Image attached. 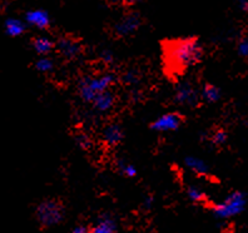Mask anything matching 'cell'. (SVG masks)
Returning <instances> with one entry per match:
<instances>
[{
	"label": "cell",
	"instance_id": "24",
	"mask_svg": "<svg viewBox=\"0 0 248 233\" xmlns=\"http://www.w3.org/2000/svg\"><path fill=\"white\" fill-rule=\"evenodd\" d=\"M100 58H102V61H103L106 64H110L113 63V61H114V54H113L112 50L104 49L103 52L100 53Z\"/></svg>",
	"mask_w": 248,
	"mask_h": 233
},
{
	"label": "cell",
	"instance_id": "22",
	"mask_svg": "<svg viewBox=\"0 0 248 233\" xmlns=\"http://www.w3.org/2000/svg\"><path fill=\"white\" fill-rule=\"evenodd\" d=\"M140 80V77H138V73L136 70H128L125 74L123 76V82L128 85H134L138 83Z\"/></svg>",
	"mask_w": 248,
	"mask_h": 233
},
{
	"label": "cell",
	"instance_id": "1",
	"mask_svg": "<svg viewBox=\"0 0 248 233\" xmlns=\"http://www.w3.org/2000/svg\"><path fill=\"white\" fill-rule=\"evenodd\" d=\"M170 57L173 64L179 68H188L202 59L203 47L200 40L189 38L174 43L170 50Z\"/></svg>",
	"mask_w": 248,
	"mask_h": 233
},
{
	"label": "cell",
	"instance_id": "8",
	"mask_svg": "<svg viewBox=\"0 0 248 233\" xmlns=\"http://www.w3.org/2000/svg\"><path fill=\"white\" fill-rule=\"evenodd\" d=\"M55 48L68 61L76 59L82 53L80 43L74 40L73 38H69V36H63V38H61V39L55 43Z\"/></svg>",
	"mask_w": 248,
	"mask_h": 233
},
{
	"label": "cell",
	"instance_id": "2",
	"mask_svg": "<svg viewBox=\"0 0 248 233\" xmlns=\"http://www.w3.org/2000/svg\"><path fill=\"white\" fill-rule=\"evenodd\" d=\"M35 216L43 227H52L63 221L64 208L59 201L46 200L38 204Z\"/></svg>",
	"mask_w": 248,
	"mask_h": 233
},
{
	"label": "cell",
	"instance_id": "26",
	"mask_svg": "<svg viewBox=\"0 0 248 233\" xmlns=\"http://www.w3.org/2000/svg\"><path fill=\"white\" fill-rule=\"evenodd\" d=\"M152 204H153V197H152V196H148V197L144 200V202H143V207H144L145 209H149L152 207Z\"/></svg>",
	"mask_w": 248,
	"mask_h": 233
},
{
	"label": "cell",
	"instance_id": "9",
	"mask_svg": "<svg viewBox=\"0 0 248 233\" xmlns=\"http://www.w3.org/2000/svg\"><path fill=\"white\" fill-rule=\"evenodd\" d=\"M25 21L31 27H35L40 31H44L50 25V16L49 13L46 10L42 9H35V10H29L25 14Z\"/></svg>",
	"mask_w": 248,
	"mask_h": 233
},
{
	"label": "cell",
	"instance_id": "7",
	"mask_svg": "<svg viewBox=\"0 0 248 233\" xmlns=\"http://www.w3.org/2000/svg\"><path fill=\"white\" fill-rule=\"evenodd\" d=\"M183 123V117L179 113H166L160 115L152 123L151 128L157 132H173L181 128Z\"/></svg>",
	"mask_w": 248,
	"mask_h": 233
},
{
	"label": "cell",
	"instance_id": "6",
	"mask_svg": "<svg viewBox=\"0 0 248 233\" xmlns=\"http://www.w3.org/2000/svg\"><path fill=\"white\" fill-rule=\"evenodd\" d=\"M82 79L85 82V84L91 88V91L97 95L102 92L109 91V88L117 82V76L113 74V73H104L99 77L84 76L82 77Z\"/></svg>",
	"mask_w": 248,
	"mask_h": 233
},
{
	"label": "cell",
	"instance_id": "3",
	"mask_svg": "<svg viewBox=\"0 0 248 233\" xmlns=\"http://www.w3.org/2000/svg\"><path fill=\"white\" fill-rule=\"evenodd\" d=\"M247 198L243 192H232L223 202L216 204L213 212L218 218H230L242 213L246 208Z\"/></svg>",
	"mask_w": 248,
	"mask_h": 233
},
{
	"label": "cell",
	"instance_id": "18",
	"mask_svg": "<svg viewBox=\"0 0 248 233\" xmlns=\"http://www.w3.org/2000/svg\"><path fill=\"white\" fill-rule=\"evenodd\" d=\"M35 69L40 73H50L54 69V62L49 57L39 58L35 62Z\"/></svg>",
	"mask_w": 248,
	"mask_h": 233
},
{
	"label": "cell",
	"instance_id": "16",
	"mask_svg": "<svg viewBox=\"0 0 248 233\" xmlns=\"http://www.w3.org/2000/svg\"><path fill=\"white\" fill-rule=\"evenodd\" d=\"M200 97L202 98L204 102H207V103H216V102H218V100L221 99L222 94L219 88H217L216 85L207 83V84H204V87H203L202 93L200 94Z\"/></svg>",
	"mask_w": 248,
	"mask_h": 233
},
{
	"label": "cell",
	"instance_id": "27",
	"mask_svg": "<svg viewBox=\"0 0 248 233\" xmlns=\"http://www.w3.org/2000/svg\"><path fill=\"white\" fill-rule=\"evenodd\" d=\"M72 233H89V230L85 226H78L72 231Z\"/></svg>",
	"mask_w": 248,
	"mask_h": 233
},
{
	"label": "cell",
	"instance_id": "25",
	"mask_svg": "<svg viewBox=\"0 0 248 233\" xmlns=\"http://www.w3.org/2000/svg\"><path fill=\"white\" fill-rule=\"evenodd\" d=\"M237 4H238L239 9L242 12H247L248 10V1L247 0H237Z\"/></svg>",
	"mask_w": 248,
	"mask_h": 233
},
{
	"label": "cell",
	"instance_id": "13",
	"mask_svg": "<svg viewBox=\"0 0 248 233\" xmlns=\"http://www.w3.org/2000/svg\"><path fill=\"white\" fill-rule=\"evenodd\" d=\"M31 46H33L34 50L38 54L43 55V57H46L55 48V43L50 38H48V36H35L31 40Z\"/></svg>",
	"mask_w": 248,
	"mask_h": 233
},
{
	"label": "cell",
	"instance_id": "17",
	"mask_svg": "<svg viewBox=\"0 0 248 233\" xmlns=\"http://www.w3.org/2000/svg\"><path fill=\"white\" fill-rule=\"evenodd\" d=\"M117 168L119 170V172L123 173L125 177H129V178H133V177L137 176V168L133 166V164L128 163L125 159L123 158H119L117 161Z\"/></svg>",
	"mask_w": 248,
	"mask_h": 233
},
{
	"label": "cell",
	"instance_id": "21",
	"mask_svg": "<svg viewBox=\"0 0 248 233\" xmlns=\"http://www.w3.org/2000/svg\"><path fill=\"white\" fill-rule=\"evenodd\" d=\"M227 138H228V134L226 130L217 129L212 136V142L217 145H221L227 142Z\"/></svg>",
	"mask_w": 248,
	"mask_h": 233
},
{
	"label": "cell",
	"instance_id": "14",
	"mask_svg": "<svg viewBox=\"0 0 248 233\" xmlns=\"http://www.w3.org/2000/svg\"><path fill=\"white\" fill-rule=\"evenodd\" d=\"M185 163L187 168L192 171V172L200 174V176H206L209 172V167L206 162L201 159L198 157H194V155H188L186 157Z\"/></svg>",
	"mask_w": 248,
	"mask_h": 233
},
{
	"label": "cell",
	"instance_id": "12",
	"mask_svg": "<svg viewBox=\"0 0 248 233\" xmlns=\"http://www.w3.org/2000/svg\"><path fill=\"white\" fill-rule=\"evenodd\" d=\"M89 233H117V222L112 216H102Z\"/></svg>",
	"mask_w": 248,
	"mask_h": 233
},
{
	"label": "cell",
	"instance_id": "10",
	"mask_svg": "<svg viewBox=\"0 0 248 233\" xmlns=\"http://www.w3.org/2000/svg\"><path fill=\"white\" fill-rule=\"evenodd\" d=\"M92 103H93V107L97 109L98 112H108L114 107L115 94L112 91L102 92V93L95 95Z\"/></svg>",
	"mask_w": 248,
	"mask_h": 233
},
{
	"label": "cell",
	"instance_id": "28",
	"mask_svg": "<svg viewBox=\"0 0 248 233\" xmlns=\"http://www.w3.org/2000/svg\"><path fill=\"white\" fill-rule=\"evenodd\" d=\"M107 3H109V4H113V5H117V4H121V3H123L124 0H106Z\"/></svg>",
	"mask_w": 248,
	"mask_h": 233
},
{
	"label": "cell",
	"instance_id": "20",
	"mask_svg": "<svg viewBox=\"0 0 248 233\" xmlns=\"http://www.w3.org/2000/svg\"><path fill=\"white\" fill-rule=\"evenodd\" d=\"M76 142L77 144L82 149H89L92 145V140L89 138L88 134L85 133H78L76 136Z\"/></svg>",
	"mask_w": 248,
	"mask_h": 233
},
{
	"label": "cell",
	"instance_id": "23",
	"mask_svg": "<svg viewBox=\"0 0 248 233\" xmlns=\"http://www.w3.org/2000/svg\"><path fill=\"white\" fill-rule=\"evenodd\" d=\"M237 50H238L239 55L243 58H247L248 55V39L247 36H243L241 38V40L238 42V46H237Z\"/></svg>",
	"mask_w": 248,
	"mask_h": 233
},
{
	"label": "cell",
	"instance_id": "5",
	"mask_svg": "<svg viewBox=\"0 0 248 233\" xmlns=\"http://www.w3.org/2000/svg\"><path fill=\"white\" fill-rule=\"evenodd\" d=\"M200 93L194 88V85L188 80L181 82L176 88L174 100L178 104H187L189 107H196L200 102Z\"/></svg>",
	"mask_w": 248,
	"mask_h": 233
},
{
	"label": "cell",
	"instance_id": "15",
	"mask_svg": "<svg viewBox=\"0 0 248 233\" xmlns=\"http://www.w3.org/2000/svg\"><path fill=\"white\" fill-rule=\"evenodd\" d=\"M5 31L9 36H20L27 29L24 21H21L18 18H9L5 20Z\"/></svg>",
	"mask_w": 248,
	"mask_h": 233
},
{
	"label": "cell",
	"instance_id": "19",
	"mask_svg": "<svg viewBox=\"0 0 248 233\" xmlns=\"http://www.w3.org/2000/svg\"><path fill=\"white\" fill-rule=\"evenodd\" d=\"M187 196H188V198L192 201V202H202V201L206 200V194L203 193L200 188L194 187V186H192V187L188 188Z\"/></svg>",
	"mask_w": 248,
	"mask_h": 233
},
{
	"label": "cell",
	"instance_id": "29",
	"mask_svg": "<svg viewBox=\"0 0 248 233\" xmlns=\"http://www.w3.org/2000/svg\"><path fill=\"white\" fill-rule=\"evenodd\" d=\"M127 4H130V5H133V4H138L140 3V1H143V0H124Z\"/></svg>",
	"mask_w": 248,
	"mask_h": 233
},
{
	"label": "cell",
	"instance_id": "4",
	"mask_svg": "<svg viewBox=\"0 0 248 233\" xmlns=\"http://www.w3.org/2000/svg\"><path fill=\"white\" fill-rule=\"evenodd\" d=\"M142 24L140 13L130 12L122 16L114 24V33L118 36H129L136 33Z\"/></svg>",
	"mask_w": 248,
	"mask_h": 233
},
{
	"label": "cell",
	"instance_id": "11",
	"mask_svg": "<svg viewBox=\"0 0 248 233\" xmlns=\"http://www.w3.org/2000/svg\"><path fill=\"white\" fill-rule=\"evenodd\" d=\"M103 138L106 143L110 147H115L123 140L124 133L121 124L118 123H110L103 130Z\"/></svg>",
	"mask_w": 248,
	"mask_h": 233
}]
</instances>
